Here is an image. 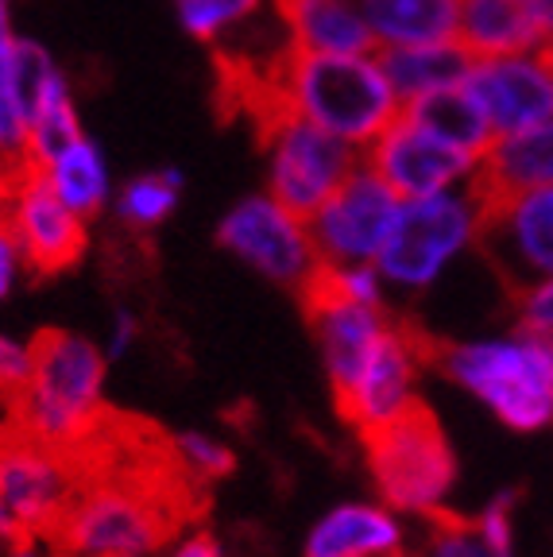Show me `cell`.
<instances>
[{"label": "cell", "instance_id": "cell-2", "mask_svg": "<svg viewBox=\"0 0 553 557\" xmlns=\"http://www.w3.org/2000/svg\"><path fill=\"white\" fill-rule=\"evenodd\" d=\"M82 465V461H78ZM156 472V469H151ZM139 465H128L89 480L82 469V487L62 522L51 531L54 546L66 557H124L151 554L167 546L174 531L186 522L191 499V472L151 476Z\"/></svg>", "mask_w": 553, "mask_h": 557}, {"label": "cell", "instance_id": "cell-28", "mask_svg": "<svg viewBox=\"0 0 553 557\" xmlns=\"http://www.w3.org/2000/svg\"><path fill=\"white\" fill-rule=\"evenodd\" d=\"M12 74H16V97H20V109H24V121H32L35 109L66 82L54 54L39 39H20V35H16V51H12Z\"/></svg>", "mask_w": 553, "mask_h": 557}, {"label": "cell", "instance_id": "cell-17", "mask_svg": "<svg viewBox=\"0 0 553 557\" xmlns=\"http://www.w3.org/2000/svg\"><path fill=\"white\" fill-rule=\"evenodd\" d=\"M286 44L321 54L376 51V35L364 20L360 0H275Z\"/></svg>", "mask_w": 553, "mask_h": 557}, {"label": "cell", "instance_id": "cell-34", "mask_svg": "<svg viewBox=\"0 0 553 557\" xmlns=\"http://www.w3.org/2000/svg\"><path fill=\"white\" fill-rule=\"evenodd\" d=\"M519 322L527 325V330H538V333H545V337H553V275L523 287Z\"/></svg>", "mask_w": 553, "mask_h": 557}, {"label": "cell", "instance_id": "cell-27", "mask_svg": "<svg viewBox=\"0 0 553 557\" xmlns=\"http://www.w3.org/2000/svg\"><path fill=\"white\" fill-rule=\"evenodd\" d=\"M78 136H86V132H82L78 109H74L70 82H62V86L35 109L32 121H27V151H32L35 171L44 163H51V159L59 156L62 148H70Z\"/></svg>", "mask_w": 553, "mask_h": 557}, {"label": "cell", "instance_id": "cell-10", "mask_svg": "<svg viewBox=\"0 0 553 557\" xmlns=\"http://www.w3.org/2000/svg\"><path fill=\"white\" fill-rule=\"evenodd\" d=\"M0 218H4L9 233L16 236V248L32 275H62L86 256L89 221L78 218L54 194L44 171H27L20 183L0 190Z\"/></svg>", "mask_w": 553, "mask_h": 557}, {"label": "cell", "instance_id": "cell-20", "mask_svg": "<svg viewBox=\"0 0 553 557\" xmlns=\"http://www.w3.org/2000/svg\"><path fill=\"white\" fill-rule=\"evenodd\" d=\"M476 183H480V190L488 198L553 186V121L495 139L488 156L480 159Z\"/></svg>", "mask_w": 553, "mask_h": 557}, {"label": "cell", "instance_id": "cell-33", "mask_svg": "<svg viewBox=\"0 0 553 557\" xmlns=\"http://www.w3.org/2000/svg\"><path fill=\"white\" fill-rule=\"evenodd\" d=\"M476 522L503 557H515V492H500V496L488 499Z\"/></svg>", "mask_w": 553, "mask_h": 557}, {"label": "cell", "instance_id": "cell-36", "mask_svg": "<svg viewBox=\"0 0 553 557\" xmlns=\"http://www.w3.org/2000/svg\"><path fill=\"white\" fill-rule=\"evenodd\" d=\"M136 337H139L136 318H132V313H116L113 330H109V341H105V357H109V360L124 357V352L136 345Z\"/></svg>", "mask_w": 553, "mask_h": 557}, {"label": "cell", "instance_id": "cell-21", "mask_svg": "<svg viewBox=\"0 0 553 557\" xmlns=\"http://www.w3.org/2000/svg\"><path fill=\"white\" fill-rule=\"evenodd\" d=\"M457 39L476 59L545 47L530 0H457Z\"/></svg>", "mask_w": 553, "mask_h": 557}, {"label": "cell", "instance_id": "cell-5", "mask_svg": "<svg viewBox=\"0 0 553 557\" xmlns=\"http://www.w3.org/2000/svg\"><path fill=\"white\" fill-rule=\"evenodd\" d=\"M484 218L488 194L480 190V183L426 194V198H407L380 260H376L383 283L407 290V295L430 290L468 248L480 244Z\"/></svg>", "mask_w": 553, "mask_h": 557}, {"label": "cell", "instance_id": "cell-3", "mask_svg": "<svg viewBox=\"0 0 553 557\" xmlns=\"http://www.w3.org/2000/svg\"><path fill=\"white\" fill-rule=\"evenodd\" d=\"M438 364L503 426L519 434L553 426V337L545 333L519 325L503 337L457 341L441 348Z\"/></svg>", "mask_w": 553, "mask_h": 557}, {"label": "cell", "instance_id": "cell-26", "mask_svg": "<svg viewBox=\"0 0 553 557\" xmlns=\"http://www.w3.org/2000/svg\"><path fill=\"white\" fill-rule=\"evenodd\" d=\"M182 198V174L174 166H163V171H147L136 174L121 186L116 194V218L128 228H159L174 209H179Z\"/></svg>", "mask_w": 553, "mask_h": 557}, {"label": "cell", "instance_id": "cell-14", "mask_svg": "<svg viewBox=\"0 0 553 557\" xmlns=\"http://www.w3.org/2000/svg\"><path fill=\"white\" fill-rule=\"evenodd\" d=\"M480 248L519 290L553 275V186L488 198Z\"/></svg>", "mask_w": 553, "mask_h": 557}, {"label": "cell", "instance_id": "cell-31", "mask_svg": "<svg viewBox=\"0 0 553 557\" xmlns=\"http://www.w3.org/2000/svg\"><path fill=\"white\" fill-rule=\"evenodd\" d=\"M174 453H179L182 469L191 472V480H221L236 465V457L225 445L213 442L209 434H198V430H186V434L174 437Z\"/></svg>", "mask_w": 553, "mask_h": 557}, {"label": "cell", "instance_id": "cell-41", "mask_svg": "<svg viewBox=\"0 0 553 557\" xmlns=\"http://www.w3.org/2000/svg\"><path fill=\"white\" fill-rule=\"evenodd\" d=\"M124 557H147V554H124Z\"/></svg>", "mask_w": 553, "mask_h": 557}, {"label": "cell", "instance_id": "cell-13", "mask_svg": "<svg viewBox=\"0 0 553 557\" xmlns=\"http://www.w3.org/2000/svg\"><path fill=\"white\" fill-rule=\"evenodd\" d=\"M468 89L492 121L495 139L553 121V54L550 47L488 54L468 70Z\"/></svg>", "mask_w": 553, "mask_h": 557}, {"label": "cell", "instance_id": "cell-35", "mask_svg": "<svg viewBox=\"0 0 553 557\" xmlns=\"http://www.w3.org/2000/svg\"><path fill=\"white\" fill-rule=\"evenodd\" d=\"M20 271H24V256L16 248V236L9 233V225L0 218V298H9L16 290Z\"/></svg>", "mask_w": 553, "mask_h": 557}, {"label": "cell", "instance_id": "cell-37", "mask_svg": "<svg viewBox=\"0 0 553 557\" xmlns=\"http://www.w3.org/2000/svg\"><path fill=\"white\" fill-rule=\"evenodd\" d=\"M167 557H221V546H217L213 534H191V539L179 542Z\"/></svg>", "mask_w": 553, "mask_h": 557}, {"label": "cell", "instance_id": "cell-25", "mask_svg": "<svg viewBox=\"0 0 553 557\" xmlns=\"http://www.w3.org/2000/svg\"><path fill=\"white\" fill-rule=\"evenodd\" d=\"M12 51H16L12 0H0V190H9L27 171H35L32 151H27V121L16 97Z\"/></svg>", "mask_w": 553, "mask_h": 557}, {"label": "cell", "instance_id": "cell-22", "mask_svg": "<svg viewBox=\"0 0 553 557\" xmlns=\"http://www.w3.org/2000/svg\"><path fill=\"white\" fill-rule=\"evenodd\" d=\"M380 47H415L457 39V0H360Z\"/></svg>", "mask_w": 553, "mask_h": 557}, {"label": "cell", "instance_id": "cell-32", "mask_svg": "<svg viewBox=\"0 0 553 557\" xmlns=\"http://www.w3.org/2000/svg\"><path fill=\"white\" fill-rule=\"evenodd\" d=\"M32 364H35V352H32V341H16V337H4L0 333V403H16L20 392L27 387L32 380Z\"/></svg>", "mask_w": 553, "mask_h": 557}, {"label": "cell", "instance_id": "cell-40", "mask_svg": "<svg viewBox=\"0 0 553 557\" xmlns=\"http://www.w3.org/2000/svg\"><path fill=\"white\" fill-rule=\"evenodd\" d=\"M383 557H422V554H407V549H391V554H383Z\"/></svg>", "mask_w": 553, "mask_h": 557}, {"label": "cell", "instance_id": "cell-16", "mask_svg": "<svg viewBox=\"0 0 553 557\" xmlns=\"http://www.w3.org/2000/svg\"><path fill=\"white\" fill-rule=\"evenodd\" d=\"M303 298L333 395H345L383 341V333L391 330V318L383 313V306L348 302V298L321 295V290H303Z\"/></svg>", "mask_w": 553, "mask_h": 557}, {"label": "cell", "instance_id": "cell-18", "mask_svg": "<svg viewBox=\"0 0 553 557\" xmlns=\"http://www.w3.org/2000/svg\"><path fill=\"white\" fill-rule=\"evenodd\" d=\"M391 549H403V522L388 504H341L306 539V557H383Z\"/></svg>", "mask_w": 553, "mask_h": 557}, {"label": "cell", "instance_id": "cell-24", "mask_svg": "<svg viewBox=\"0 0 553 557\" xmlns=\"http://www.w3.org/2000/svg\"><path fill=\"white\" fill-rule=\"evenodd\" d=\"M39 171L47 174V183L54 186V194L86 221H94L97 213L109 206V198H113L109 159H105L101 144H94L89 136H78L70 148H62L51 163L39 166Z\"/></svg>", "mask_w": 553, "mask_h": 557}, {"label": "cell", "instance_id": "cell-12", "mask_svg": "<svg viewBox=\"0 0 553 557\" xmlns=\"http://www.w3.org/2000/svg\"><path fill=\"white\" fill-rule=\"evenodd\" d=\"M364 163L380 174L398 198H426V194L457 190L476 183L480 159L450 148L445 139L426 132L407 113H398L380 136L364 148Z\"/></svg>", "mask_w": 553, "mask_h": 557}, {"label": "cell", "instance_id": "cell-30", "mask_svg": "<svg viewBox=\"0 0 553 557\" xmlns=\"http://www.w3.org/2000/svg\"><path fill=\"white\" fill-rule=\"evenodd\" d=\"M430 531H426L422 557H503L500 549L488 542L476 519H460L453 511L430 515Z\"/></svg>", "mask_w": 553, "mask_h": 557}, {"label": "cell", "instance_id": "cell-23", "mask_svg": "<svg viewBox=\"0 0 553 557\" xmlns=\"http://www.w3.org/2000/svg\"><path fill=\"white\" fill-rule=\"evenodd\" d=\"M403 113L422 124L426 132H433L438 139H445L450 148L465 151V156L484 159L488 148L495 144L492 121L484 116V109H480V101H476L468 86L426 94L418 101L403 104Z\"/></svg>", "mask_w": 553, "mask_h": 557}, {"label": "cell", "instance_id": "cell-38", "mask_svg": "<svg viewBox=\"0 0 553 557\" xmlns=\"http://www.w3.org/2000/svg\"><path fill=\"white\" fill-rule=\"evenodd\" d=\"M530 12L538 20V32H542L545 47L553 44V0H530Z\"/></svg>", "mask_w": 553, "mask_h": 557}, {"label": "cell", "instance_id": "cell-8", "mask_svg": "<svg viewBox=\"0 0 553 557\" xmlns=\"http://www.w3.org/2000/svg\"><path fill=\"white\" fill-rule=\"evenodd\" d=\"M217 244L279 287L306 290L321 268L310 221L283 206L275 194H251L236 201L217 225Z\"/></svg>", "mask_w": 553, "mask_h": 557}, {"label": "cell", "instance_id": "cell-29", "mask_svg": "<svg viewBox=\"0 0 553 557\" xmlns=\"http://www.w3.org/2000/svg\"><path fill=\"white\" fill-rule=\"evenodd\" d=\"M174 4H179V24L198 44H221L263 9V0H174Z\"/></svg>", "mask_w": 553, "mask_h": 557}, {"label": "cell", "instance_id": "cell-11", "mask_svg": "<svg viewBox=\"0 0 553 557\" xmlns=\"http://www.w3.org/2000/svg\"><path fill=\"white\" fill-rule=\"evenodd\" d=\"M398 213H403V198L372 166L360 163L310 218L321 263H376Z\"/></svg>", "mask_w": 553, "mask_h": 557}, {"label": "cell", "instance_id": "cell-39", "mask_svg": "<svg viewBox=\"0 0 553 557\" xmlns=\"http://www.w3.org/2000/svg\"><path fill=\"white\" fill-rule=\"evenodd\" d=\"M4 557H39V554H35V549H32V542H20V546H12Z\"/></svg>", "mask_w": 553, "mask_h": 557}, {"label": "cell", "instance_id": "cell-42", "mask_svg": "<svg viewBox=\"0 0 553 557\" xmlns=\"http://www.w3.org/2000/svg\"><path fill=\"white\" fill-rule=\"evenodd\" d=\"M550 54H553V44H550Z\"/></svg>", "mask_w": 553, "mask_h": 557}, {"label": "cell", "instance_id": "cell-4", "mask_svg": "<svg viewBox=\"0 0 553 557\" xmlns=\"http://www.w3.org/2000/svg\"><path fill=\"white\" fill-rule=\"evenodd\" d=\"M32 380L12 403V422L66 453H78L105 422V348L66 330H44L32 341Z\"/></svg>", "mask_w": 553, "mask_h": 557}, {"label": "cell", "instance_id": "cell-15", "mask_svg": "<svg viewBox=\"0 0 553 557\" xmlns=\"http://www.w3.org/2000/svg\"><path fill=\"white\" fill-rule=\"evenodd\" d=\"M426 360H430L426 341L415 337L407 325L391 322V330L383 333L368 364L360 368L356 383L345 395H337V410L360 434L407 414L418 403V375H422Z\"/></svg>", "mask_w": 553, "mask_h": 557}, {"label": "cell", "instance_id": "cell-19", "mask_svg": "<svg viewBox=\"0 0 553 557\" xmlns=\"http://www.w3.org/2000/svg\"><path fill=\"white\" fill-rule=\"evenodd\" d=\"M383 74H388L391 89L398 101L410 104L426 94L438 89L465 86L468 70H472L476 54L468 51L460 39H441V44H415V47H380Z\"/></svg>", "mask_w": 553, "mask_h": 557}, {"label": "cell", "instance_id": "cell-9", "mask_svg": "<svg viewBox=\"0 0 553 557\" xmlns=\"http://www.w3.org/2000/svg\"><path fill=\"white\" fill-rule=\"evenodd\" d=\"M82 487L74 453L27 434L20 422L0 430V504L24 534H47L62 522Z\"/></svg>", "mask_w": 553, "mask_h": 557}, {"label": "cell", "instance_id": "cell-1", "mask_svg": "<svg viewBox=\"0 0 553 557\" xmlns=\"http://www.w3.org/2000/svg\"><path fill=\"white\" fill-rule=\"evenodd\" d=\"M241 104L251 116L291 109L360 151L403 113V101L391 89L376 51L321 54L298 47H286L275 66L244 89Z\"/></svg>", "mask_w": 553, "mask_h": 557}, {"label": "cell", "instance_id": "cell-6", "mask_svg": "<svg viewBox=\"0 0 553 557\" xmlns=\"http://www.w3.org/2000/svg\"><path fill=\"white\" fill-rule=\"evenodd\" d=\"M368 445V469H372L380 499L398 515L445 511L457 484V457L450 437L438 426V418L415 403L407 414L391 418L383 426L364 434Z\"/></svg>", "mask_w": 553, "mask_h": 557}, {"label": "cell", "instance_id": "cell-7", "mask_svg": "<svg viewBox=\"0 0 553 557\" xmlns=\"http://www.w3.org/2000/svg\"><path fill=\"white\" fill-rule=\"evenodd\" d=\"M256 124H260L263 151H268V194H275L283 206L303 213L306 221L364 163L360 148L291 109H268L256 116Z\"/></svg>", "mask_w": 553, "mask_h": 557}]
</instances>
